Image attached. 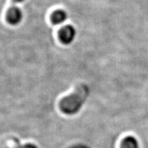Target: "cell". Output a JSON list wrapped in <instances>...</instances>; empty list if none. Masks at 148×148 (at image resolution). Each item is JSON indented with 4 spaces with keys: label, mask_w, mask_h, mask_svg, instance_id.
Wrapping results in <instances>:
<instances>
[{
    "label": "cell",
    "mask_w": 148,
    "mask_h": 148,
    "mask_svg": "<svg viewBox=\"0 0 148 148\" xmlns=\"http://www.w3.org/2000/svg\"><path fill=\"white\" fill-rule=\"evenodd\" d=\"M89 95V88L86 84H81L69 95L60 101V109L66 114L77 113L82 108Z\"/></svg>",
    "instance_id": "cell-1"
},
{
    "label": "cell",
    "mask_w": 148,
    "mask_h": 148,
    "mask_svg": "<svg viewBox=\"0 0 148 148\" xmlns=\"http://www.w3.org/2000/svg\"><path fill=\"white\" fill-rule=\"evenodd\" d=\"M59 38L63 45H69L75 40L77 36V30L71 25H65L59 31Z\"/></svg>",
    "instance_id": "cell-2"
},
{
    "label": "cell",
    "mask_w": 148,
    "mask_h": 148,
    "mask_svg": "<svg viewBox=\"0 0 148 148\" xmlns=\"http://www.w3.org/2000/svg\"><path fill=\"white\" fill-rule=\"evenodd\" d=\"M23 19V12L17 6H12L8 9L6 13V21L11 25H19Z\"/></svg>",
    "instance_id": "cell-3"
},
{
    "label": "cell",
    "mask_w": 148,
    "mask_h": 148,
    "mask_svg": "<svg viewBox=\"0 0 148 148\" xmlns=\"http://www.w3.org/2000/svg\"><path fill=\"white\" fill-rule=\"evenodd\" d=\"M68 19V14L64 10L59 9L55 10L51 16V21L53 25H60Z\"/></svg>",
    "instance_id": "cell-4"
},
{
    "label": "cell",
    "mask_w": 148,
    "mask_h": 148,
    "mask_svg": "<svg viewBox=\"0 0 148 148\" xmlns=\"http://www.w3.org/2000/svg\"><path fill=\"white\" fill-rule=\"evenodd\" d=\"M122 148H138V145L134 138L129 137L125 138L122 143Z\"/></svg>",
    "instance_id": "cell-5"
},
{
    "label": "cell",
    "mask_w": 148,
    "mask_h": 148,
    "mask_svg": "<svg viewBox=\"0 0 148 148\" xmlns=\"http://www.w3.org/2000/svg\"><path fill=\"white\" fill-rule=\"evenodd\" d=\"M15 144H16V147H14V148H38L36 147L34 144L32 143H26V144H20L19 142L17 139H15Z\"/></svg>",
    "instance_id": "cell-6"
},
{
    "label": "cell",
    "mask_w": 148,
    "mask_h": 148,
    "mask_svg": "<svg viewBox=\"0 0 148 148\" xmlns=\"http://www.w3.org/2000/svg\"><path fill=\"white\" fill-rule=\"evenodd\" d=\"M26 0H13V1L16 3H23L24 1H25Z\"/></svg>",
    "instance_id": "cell-7"
}]
</instances>
